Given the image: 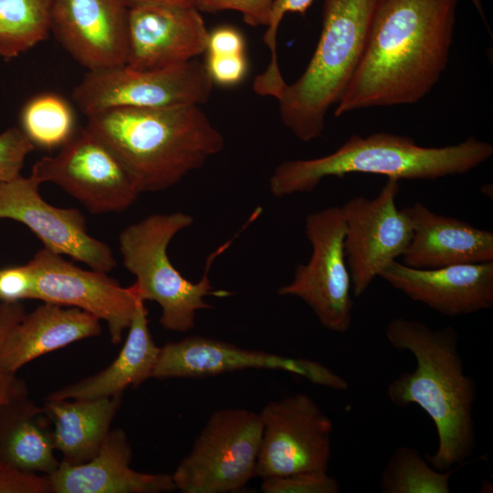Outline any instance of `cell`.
I'll use <instances>...</instances> for the list:
<instances>
[{
    "mask_svg": "<svg viewBox=\"0 0 493 493\" xmlns=\"http://www.w3.org/2000/svg\"><path fill=\"white\" fill-rule=\"evenodd\" d=\"M459 0H377L367 44L335 116L414 104L448 63Z\"/></svg>",
    "mask_w": 493,
    "mask_h": 493,
    "instance_id": "6da1fadb",
    "label": "cell"
},
{
    "mask_svg": "<svg viewBox=\"0 0 493 493\" xmlns=\"http://www.w3.org/2000/svg\"><path fill=\"white\" fill-rule=\"evenodd\" d=\"M385 335L393 348L410 351L416 362L414 370L389 383L387 395L399 407L417 404L434 422L437 447L425 459L439 471L465 464L476 447L477 385L464 372L457 331L398 317L388 323Z\"/></svg>",
    "mask_w": 493,
    "mask_h": 493,
    "instance_id": "7a4b0ae2",
    "label": "cell"
},
{
    "mask_svg": "<svg viewBox=\"0 0 493 493\" xmlns=\"http://www.w3.org/2000/svg\"><path fill=\"white\" fill-rule=\"evenodd\" d=\"M86 128L107 144L143 192L166 190L225 146L200 106L116 108L87 116Z\"/></svg>",
    "mask_w": 493,
    "mask_h": 493,
    "instance_id": "3957f363",
    "label": "cell"
},
{
    "mask_svg": "<svg viewBox=\"0 0 493 493\" xmlns=\"http://www.w3.org/2000/svg\"><path fill=\"white\" fill-rule=\"evenodd\" d=\"M493 155V146L474 137L444 147H425L408 136L376 132L351 136L333 152L278 164L269 177L276 198L310 193L326 177L369 173L395 180H436L467 173Z\"/></svg>",
    "mask_w": 493,
    "mask_h": 493,
    "instance_id": "277c9868",
    "label": "cell"
},
{
    "mask_svg": "<svg viewBox=\"0 0 493 493\" xmlns=\"http://www.w3.org/2000/svg\"><path fill=\"white\" fill-rule=\"evenodd\" d=\"M377 0H324L322 29L303 74L279 97L282 123L301 142L321 136L362 60Z\"/></svg>",
    "mask_w": 493,
    "mask_h": 493,
    "instance_id": "5b68a950",
    "label": "cell"
},
{
    "mask_svg": "<svg viewBox=\"0 0 493 493\" xmlns=\"http://www.w3.org/2000/svg\"><path fill=\"white\" fill-rule=\"evenodd\" d=\"M193 223L194 217L183 212L154 214L126 226L119 236L125 268L135 277L134 284L142 299L160 305V324L167 330H192L197 311L211 308L205 297L230 295L226 290H215L208 275L213 262L231 240L208 256L198 282L186 279L172 264L167 252L170 242Z\"/></svg>",
    "mask_w": 493,
    "mask_h": 493,
    "instance_id": "8992f818",
    "label": "cell"
},
{
    "mask_svg": "<svg viewBox=\"0 0 493 493\" xmlns=\"http://www.w3.org/2000/svg\"><path fill=\"white\" fill-rule=\"evenodd\" d=\"M259 414L245 408L215 411L184 457L173 480L183 493H226L255 477L261 444Z\"/></svg>",
    "mask_w": 493,
    "mask_h": 493,
    "instance_id": "52a82bcc",
    "label": "cell"
},
{
    "mask_svg": "<svg viewBox=\"0 0 493 493\" xmlns=\"http://www.w3.org/2000/svg\"><path fill=\"white\" fill-rule=\"evenodd\" d=\"M213 84L205 63L195 58L151 69L122 65L87 71L72 99L86 116L116 108L200 106L209 100Z\"/></svg>",
    "mask_w": 493,
    "mask_h": 493,
    "instance_id": "ba28073f",
    "label": "cell"
},
{
    "mask_svg": "<svg viewBox=\"0 0 493 493\" xmlns=\"http://www.w3.org/2000/svg\"><path fill=\"white\" fill-rule=\"evenodd\" d=\"M305 235L311 246L307 264H299L290 283L278 290L281 296L302 299L325 329L344 333L352 322L351 280L344 250L345 221L341 207L309 214Z\"/></svg>",
    "mask_w": 493,
    "mask_h": 493,
    "instance_id": "9c48e42d",
    "label": "cell"
},
{
    "mask_svg": "<svg viewBox=\"0 0 493 493\" xmlns=\"http://www.w3.org/2000/svg\"><path fill=\"white\" fill-rule=\"evenodd\" d=\"M30 176L60 186L92 214L122 212L142 194L119 157L86 127L57 154L36 162Z\"/></svg>",
    "mask_w": 493,
    "mask_h": 493,
    "instance_id": "30bf717a",
    "label": "cell"
},
{
    "mask_svg": "<svg viewBox=\"0 0 493 493\" xmlns=\"http://www.w3.org/2000/svg\"><path fill=\"white\" fill-rule=\"evenodd\" d=\"M259 414L263 431L255 477L328 471L333 423L309 395L271 401Z\"/></svg>",
    "mask_w": 493,
    "mask_h": 493,
    "instance_id": "8fae6325",
    "label": "cell"
},
{
    "mask_svg": "<svg viewBox=\"0 0 493 493\" xmlns=\"http://www.w3.org/2000/svg\"><path fill=\"white\" fill-rule=\"evenodd\" d=\"M398 193L399 181L388 178L374 198L356 196L341 207L354 297L362 296L392 262L404 255L411 242L412 224L397 208Z\"/></svg>",
    "mask_w": 493,
    "mask_h": 493,
    "instance_id": "7c38bea8",
    "label": "cell"
},
{
    "mask_svg": "<svg viewBox=\"0 0 493 493\" xmlns=\"http://www.w3.org/2000/svg\"><path fill=\"white\" fill-rule=\"evenodd\" d=\"M27 265L33 278L32 299L78 308L106 321L115 345L143 300L134 283L121 287L107 273L82 269L46 248L37 251Z\"/></svg>",
    "mask_w": 493,
    "mask_h": 493,
    "instance_id": "4fadbf2b",
    "label": "cell"
},
{
    "mask_svg": "<svg viewBox=\"0 0 493 493\" xmlns=\"http://www.w3.org/2000/svg\"><path fill=\"white\" fill-rule=\"evenodd\" d=\"M245 369L281 370L336 391L349 387L345 379L316 361L243 349L198 335L161 347L152 378H201Z\"/></svg>",
    "mask_w": 493,
    "mask_h": 493,
    "instance_id": "5bb4252c",
    "label": "cell"
},
{
    "mask_svg": "<svg viewBox=\"0 0 493 493\" xmlns=\"http://www.w3.org/2000/svg\"><path fill=\"white\" fill-rule=\"evenodd\" d=\"M40 184L30 175L0 184V219L24 224L51 252L68 256L97 271L113 270L117 261L111 249L88 233L81 212L51 205L39 194Z\"/></svg>",
    "mask_w": 493,
    "mask_h": 493,
    "instance_id": "9a60e30c",
    "label": "cell"
},
{
    "mask_svg": "<svg viewBox=\"0 0 493 493\" xmlns=\"http://www.w3.org/2000/svg\"><path fill=\"white\" fill-rule=\"evenodd\" d=\"M129 7L121 0H55L51 32L89 70L122 66L128 55Z\"/></svg>",
    "mask_w": 493,
    "mask_h": 493,
    "instance_id": "2e32d148",
    "label": "cell"
},
{
    "mask_svg": "<svg viewBox=\"0 0 493 493\" xmlns=\"http://www.w3.org/2000/svg\"><path fill=\"white\" fill-rule=\"evenodd\" d=\"M194 6L144 5L129 8L126 64L135 69L174 66L205 52L208 33Z\"/></svg>",
    "mask_w": 493,
    "mask_h": 493,
    "instance_id": "e0dca14e",
    "label": "cell"
},
{
    "mask_svg": "<svg viewBox=\"0 0 493 493\" xmlns=\"http://www.w3.org/2000/svg\"><path fill=\"white\" fill-rule=\"evenodd\" d=\"M380 277L412 300L446 316L469 315L493 306V261L421 269L395 260Z\"/></svg>",
    "mask_w": 493,
    "mask_h": 493,
    "instance_id": "ac0fdd59",
    "label": "cell"
},
{
    "mask_svg": "<svg viewBox=\"0 0 493 493\" xmlns=\"http://www.w3.org/2000/svg\"><path fill=\"white\" fill-rule=\"evenodd\" d=\"M100 320L74 307L43 302L26 312L12 302L8 324L0 347V366L16 372L29 362L78 341L101 333Z\"/></svg>",
    "mask_w": 493,
    "mask_h": 493,
    "instance_id": "d6986e66",
    "label": "cell"
},
{
    "mask_svg": "<svg viewBox=\"0 0 493 493\" xmlns=\"http://www.w3.org/2000/svg\"><path fill=\"white\" fill-rule=\"evenodd\" d=\"M402 211L410 219L413 236L403 264L421 269L493 261V233L463 220L436 214L415 202Z\"/></svg>",
    "mask_w": 493,
    "mask_h": 493,
    "instance_id": "ffe728a7",
    "label": "cell"
},
{
    "mask_svg": "<svg viewBox=\"0 0 493 493\" xmlns=\"http://www.w3.org/2000/svg\"><path fill=\"white\" fill-rule=\"evenodd\" d=\"M131 456L125 432L110 430L91 460L79 465L60 462L48 476L51 493H163L176 489L170 474L132 469Z\"/></svg>",
    "mask_w": 493,
    "mask_h": 493,
    "instance_id": "44dd1931",
    "label": "cell"
},
{
    "mask_svg": "<svg viewBox=\"0 0 493 493\" xmlns=\"http://www.w3.org/2000/svg\"><path fill=\"white\" fill-rule=\"evenodd\" d=\"M147 316L144 301L141 300L117 358L104 370L51 393L47 399H91L122 395L128 387L137 388L152 378L161 347L152 339Z\"/></svg>",
    "mask_w": 493,
    "mask_h": 493,
    "instance_id": "7402d4cb",
    "label": "cell"
},
{
    "mask_svg": "<svg viewBox=\"0 0 493 493\" xmlns=\"http://www.w3.org/2000/svg\"><path fill=\"white\" fill-rule=\"evenodd\" d=\"M121 395L100 398L46 399L44 409L53 425L61 462L79 465L91 460L110 431Z\"/></svg>",
    "mask_w": 493,
    "mask_h": 493,
    "instance_id": "603a6c76",
    "label": "cell"
},
{
    "mask_svg": "<svg viewBox=\"0 0 493 493\" xmlns=\"http://www.w3.org/2000/svg\"><path fill=\"white\" fill-rule=\"evenodd\" d=\"M52 423L28 395L0 407V462L50 476L59 467Z\"/></svg>",
    "mask_w": 493,
    "mask_h": 493,
    "instance_id": "cb8c5ba5",
    "label": "cell"
},
{
    "mask_svg": "<svg viewBox=\"0 0 493 493\" xmlns=\"http://www.w3.org/2000/svg\"><path fill=\"white\" fill-rule=\"evenodd\" d=\"M55 0H0V57L33 48L51 32Z\"/></svg>",
    "mask_w": 493,
    "mask_h": 493,
    "instance_id": "d4e9b609",
    "label": "cell"
},
{
    "mask_svg": "<svg viewBox=\"0 0 493 493\" xmlns=\"http://www.w3.org/2000/svg\"><path fill=\"white\" fill-rule=\"evenodd\" d=\"M19 128L36 147L60 148L77 131L75 111L69 101L55 92H41L26 101Z\"/></svg>",
    "mask_w": 493,
    "mask_h": 493,
    "instance_id": "484cf974",
    "label": "cell"
},
{
    "mask_svg": "<svg viewBox=\"0 0 493 493\" xmlns=\"http://www.w3.org/2000/svg\"><path fill=\"white\" fill-rule=\"evenodd\" d=\"M455 470L434 468L419 450L411 446L396 448L381 476L383 493H449Z\"/></svg>",
    "mask_w": 493,
    "mask_h": 493,
    "instance_id": "4316f807",
    "label": "cell"
},
{
    "mask_svg": "<svg viewBox=\"0 0 493 493\" xmlns=\"http://www.w3.org/2000/svg\"><path fill=\"white\" fill-rule=\"evenodd\" d=\"M313 0H274L267 30L263 37L267 45L270 59L266 70L256 77L253 82L254 91L260 96H271L279 99L287 83L278 67L277 53V34L280 22L288 13L305 15Z\"/></svg>",
    "mask_w": 493,
    "mask_h": 493,
    "instance_id": "83f0119b",
    "label": "cell"
},
{
    "mask_svg": "<svg viewBox=\"0 0 493 493\" xmlns=\"http://www.w3.org/2000/svg\"><path fill=\"white\" fill-rule=\"evenodd\" d=\"M266 493H337L340 485L328 471L297 472L262 478Z\"/></svg>",
    "mask_w": 493,
    "mask_h": 493,
    "instance_id": "f1b7e54d",
    "label": "cell"
},
{
    "mask_svg": "<svg viewBox=\"0 0 493 493\" xmlns=\"http://www.w3.org/2000/svg\"><path fill=\"white\" fill-rule=\"evenodd\" d=\"M35 149L19 127L0 133V184L18 177L26 156Z\"/></svg>",
    "mask_w": 493,
    "mask_h": 493,
    "instance_id": "f546056e",
    "label": "cell"
},
{
    "mask_svg": "<svg viewBox=\"0 0 493 493\" xmlns=\"http://www.w3.org/2000/svg\"><path fill=\"white\" fill-rule=\"evenodd\" d=\"M273 3L274 0H202L200 11L235 10L243 15L249 26H267Z\"/></svg>",
    "mask_w": 493,
    "mask_h": 493,
    "instance_id": "4dcf8cb0",
    "label": "cell"
},
{
    "mask_svg": "<svg viewBox=\"0 0 493 493\" xmlns=\"http://www.w3.org/2000/svg\"><path fill=\"white\" fill-rule=\"evenodd\" d=\"M0 493H51L50 479L0 462Z\"/></svg>",
    "mask_w": 493,
    "mask_h": 493,
    "instance_id": "1f68e13d",
    "label": "cell"
},
{
    "mask_svg": "<svg viewBox=\"0 0 493 493\" xmlns=\"http://www.w3.org/2000/svg\"><path fill=\"white\" fill-rule=\"evenodd\" d=\"M213 81L221 86H234L240 83L247 72L245 54L215 55L208 54L205 63Z\"/></svg>",
    "mask_w": 493,
    "mask_h": 493,
    "instance_id": "d6a6232c",
    "label": "cell"
},
{
    "mask_svg": "<svg viewBox=\"0 0 493 493\" xmlns=\"http://www.w3.org/2000/svg\"><path fill=\"white\" fill-rule=\"evenodd\" d=\"M33 278L27 264L0 269V301L32 299Z\"/></svg>",
    "mask_w": 493,
    "mask_h": 493,
    "instance_id": "836d02e7",
    "label": "cell"
},
{
    "mask_svg": "<svg viewBox=\"0 0 493 493\" xmlns=\"http://www.w3.org/2000/svg\"><path fill=\"white\" fill-rule=\"evenodd\" d=\"M12 302H0V347L8 324ZM28 395L26 382L0 366V407Z\"/></svg>",
    "mask_w": 493,
    "mask_h": 493,
    "instance_id": "e575fe53",
    "label": "cell"
},
{
    "mask_svg": "<svg viewBox=\"0 0 493 493\" xmlns=\"http://www.w3.org/2000/svg\"><path fill=\"white\" fill-rule=\"evenodd\" d=\"M245 38L242 33L232 26H221L208 33L205 52L215 55L245 54Z\"/></svg>",
    "mask_w": 493,
    "mask_h": 493,
    "instance_id": "d590c367",
    "label": "cell"
},
{
    "mask_svg": "<svg viewBox=\"0 0 493 493\" xmlns=\"http://www.w3.org/2000/svg\"><path fill=\"white\" fill-rule=\"evenodd\" d=\"M129 8L144 5H177L201 9L202 0H121Z\"/></svg>",
    "mask_w": 493,
    "mask_h": 493,
    "instance_id": "8d00e7d4",
    "label": "cell"
},
{
    "mask_svg": "<svg viewBox=\"0 0 493 493\" xmlns=\"http://www.w3.org/2000/svg\"><path fill=\"white\" fill-rule=\"evenodd\" d=\"M469 1L473 4V5L476 7L477 11L482 16V19L485 22L486 26H488L486 18H485L483 6H482V4H481L480 0H469Z\"/></svg>",
    "mask_w": 493,
    "mask_h": 493,
    "instance_id": "74e56055",
    "label": "cell"
}]
</instances>
